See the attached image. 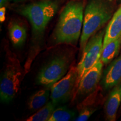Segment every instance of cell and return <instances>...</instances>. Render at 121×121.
Instances as JSON below:
<instances>
[{
    "mask_svg": "<svg viewBox=\"0 0 121 121\" xmlns=\"http://www.w3.org/2000/svg\"><path fill=\"white\" fill-rule=\"evenodd\" d=\"M102 78L101 85L104 90L113 88L121 82V51L119 56L110 62Z\"/></svg>",
    "mask_w": 121,
    "mask_h": 121,
    "instance_id": "9c48e42d",
    "label": "cell"
},
{
    "mask_svg": "<svg viewBox=\"0 0 121 121\" xmlns=\"http://www.w3.org/2000/svg\"><path fill=\"white\" fill-rule=\"evenodd\" d=\"M121 103V82L113 87L104 105L107 120L114 121Z\"/></svg>",
    "mask_w": 121,
    "mask_h": 121,
    "instance_id": "30bf717a",
    "label": "cell"
},
{
    "mask_svg": "<svg viewBox=\"0 0 121 121\" xmlns=\"http://www.w3.org/2000/svg\"><path fill=\"white\" fill-rule=\"evenodd\" d=\"M51 95L49 87L37 91L30 96L28 101V108L31 111H36L47 103Z\"/></svg>",
    "mask_w": 121,
    "mask_h": 121,
    "instance_id": "4fadbf2b",
    "label": "cell"
},
{
    "mask_svg": "<svg viewBox=\"0 0 121 121\" xmlns=\"http://www.w3.org/2000/svg\"><path fill=\"white\" fill-rule=\"evenodd\" d=\"M13 1H22V0H13Z\"/></svg>",
    "mask_w": 121,
    "mask_h": 121,
    "instance_id": "ffe728a7",
    "label": "cell"
},
{
    "mask_svg": "<svg viewBox=\"0 0 121 121\" xmlns=\"http://www.w3.org/2000/svg\"><path fill=\"white\" fill-rule=\"evenodd\" d=\"M58 9L56 0H42L26 4L19 10L20 13L26 17L31 25L34 48H39L46 27Z\"/></svg>",
    "mask_w": 121,
    "mask_h": 121,
    "instance_id": "3957f363",
    "label": "cell"
},
{
    "mask_svg": "<svg viewBox=\"0 0 121 121\" xmlns=\"http://www.w3.org/2000/svg\"><path fill=\"white\" fill-rule=\"evenodd\" d=\"M22 72L16 58L11 57L7 63L0 82V98L4 103L11 102L17 95L20 87Z\"/></svg>",
    "mask_w": 121,
    "mask_h": 121,
    "instance_id": "5b68a950",
    "label": "cell"
},
{
    "mask_svg": "<svg viewBox=\"0 0 121 121\" xmlns=\"http://www.w3.org/2000/svg\"><path fill=\"white\" fill-rule=\"evenodd\" d=\"M56 104L52 102H48L43 107L37 110L36 113L28 118L27 121H48L54 109Z\"/></svg>",
    "mask_w": 121,
    "mask_h": 121,
    "instance_id": "9a60e30c",
    "label": "cell"
},
{
    "mask_svg": "<svg viewBox=\"0 0 121 121\" xmlns=\"http://www.w3.org/2000/svg\"><path fill=\"white\" fill-rule=\"evenodd\" d=\"M78 78L77 67L72 66L63 78L51 86L50 98L52 102L57 105L73 98L77 90Z\"/></svg>",
    "mask_w": 121,
    "mask_h": 121,
    "instance_id": "52a82bcc",
    "label": "cell"
},
{
    "mask_svg": "<svg viewBox=\"0 0 121 121\" xmlns=\"http://www.w3.org/2000/svg\"><path fill=\"white\" fill-rule=\"evenodd\" d=\"M114 7L112 0H87L84 13L83 27L80 37V48L85 47L113 16Z\"/></svg>",
    "mask_w": 121,
    "mask_h": 121,
    "instance_id": "7a4b0ae2",
    "label": "cell"
},
{
    "mask_svg": "<svg viewBox=\"0 0 121 121\" xmlns=\"http://www.w3.org/2000/svg\"><path fill=\"white\" fill-rule=\"evenodd\" d=\"M9 37L15 47H20L25 43L27 37L26 29L17 22H11L9 26Z\"/></svg>",
    "mask_w": 121,
    "mask_h": 121,
    "instance_id": "7c38bea8",
    "label": "cell"
},
{
    "mask_svg": "<svg viewBox=\"0 0 121 121\" xmlns=\"http://www.w3.org/2000/svg\"><path fill=\"white\" fill-rule=\"evenodd\" d=\"M8 0H0V7H4L7 3Z\"/></svg>",
    "mask_w": 121,
    "mask_h": 121,
    "instance_id": "d6986e66",
    "label": "cell"
},
{
    "mask_svg": "<svg viewBox=\"0 0 121 121\" xmlns=\"http://www.w3.org/2000/svg\"><path fill=\"white\" fill-rule=\"evenodd\" d=\"M75 116V112L67 107H59L54 109L48 121H68Z\"/></svg>",
    "mask_w": 121,
    "mask_h": 121,
    "instance_id": "2e32d148",
    "label": "cell"
},
{
    "mask_svg": "<svg viewBox=\"0 0 121 121\" xmlns=\"http://www.w3.org/2000/svg\"><path fill=\"white\" fill-rule=\"evenodd\" d=\"M5 13L6 8L4 7H1L0 9V22H4L5 20Z\"/></svg>",
    "mask_w": 121,
    "mask_h": 121,
    "instance_id": "ac0fdd59",
    "label": "cell"
},
{
    "mask_svg": "<svg viewBox=\"0 0 121 121\" xmlns=\"http://www.w3.org/2000/svg\"><path fill=\"white\" fill-rule=\"evenodd\" d=\"M80 113L78 116L74 119L76 121H86L89 119L91 115L95 112L96 109L90 107H84L78 109Z\"/></svg>",
    "mask_w": 121,
    "mask_h": 121,
    "instance_id": "e0dca14e",
    "label": "cell"
},
{
    "mask_svg": "<svg viewBox=\"0 0 121 121\" xmlns=\"http://www.w3.org/2000/svg\"><path fill=\"white\" fill-rule=\"evenodd\" d=\"M105 31V30H100L94 34L89 39L83 50L82 56L77 66L78 73L77 89L80 80L85 74L100 59Z\"/></svg>",
    "mask_w": 121,
    "mask_h": 121,
    "instance_id": "8992f818",
    "label": "cell"
},
{
    "mask_svg": "<svg viewBox=\"0 0 121 121\" xmlns=\"http://www.w3.org/2000/svg\"><path fill=\"white\" fill-rule=\"evenodd\" d=\"M104 63L100 59L85 74L81 80L74 98H85L96 90L102 78Z\"/></svg>",
    "mask_w": 121,
    "mask_h": 121,
    "instance_id": "ba28073f",
    "label": "cell"
},
{
    "mask_svg": "<svg viewBox=\"0 0 121 121\" xmlns=\"http://www.w3.org/2000/svg\"><path fill=\"white\" fill-rule=\"evenodd\" d=\"M121 35V6L113 15L105 29L103 48Z\"/></svg>",
    "mask_w": 121,
    "mask_h": 121,
    "instance_id": "8fae6325",
    "label": "cell"
},
{
    "mask_svg": "<svg viewBox=\"0 0 121 121\" xmlns=\"http://www.w3.org/2000/svg\"><path fill=\"white\" fill-rule=\"evenodd\" d=\"M84 10L83 0H72L65 6L52 34L54 44H76L82 33Z\"/></svg>",
    "mask_w": 121,
    "mask_h": 121,
    "instance_id": "6da1fadb",
    "label": "cell"
},
{
    "mask_svg": "<svg viewBox=\"0 0 121 121\" xmlns=\"http://www.w3.org/2000/svg\"><path fill=\"white\" fill-rule=\"evenodd\" d=\"M121 47V35L117 39L110 42L103 48L100 60L104 65H107L117 56Z\"/></svg>",
    "mask_w": 121,
    "mask_h": 121,
    "instance_id": "5bb4252c",
    "label": "cell"
},
{
    "mask_svg": "<svg viewBox=\"0 0 121 121\" xmlns=\"http://www.w3.org/2000/svg\"><path fill=\"white\" fill-rule=\"evenodd\" d=\"M71 57L69 53H60L49 60L40 69L37 77V83L45 87L51 86L67 73Z\"/></svg>",
    "mask_w": 121,
    "mask_h": 121,
    "instance_id": "277c9868",
    "label": "cell"
}]
</instances>
